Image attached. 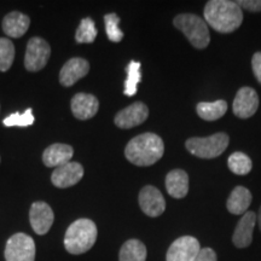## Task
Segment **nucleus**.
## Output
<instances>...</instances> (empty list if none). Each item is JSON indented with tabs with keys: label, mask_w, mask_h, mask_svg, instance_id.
<instances>
[{
	"label": "nucleus",
	"mask_w": 261,
	"mask_h": 261,
	"mask_svg": "<svg viewBox=\"0 0 261 261\" xmlns=\"http://www.w3.org/2000/svg\"><path fill=\"white\" fill-rule=\"evenodd\" d=\"M204 19L214 31L221 34H228L242 24V9L236 2L211 0L205 4Z\"/></svg>",
	"instance_id": "f257e3e1"
},
{
	"label": "nucleus",
	"mask_w": 261,
	"mask_h": 261,
	"mask_svg": "<svg viewBox=\"0 0 261 261\" xmlns=\"http://www.w3.org/2000/svg\"><path fill=\"white\" fill-rule=\"evenodd\" d=\"M165 152L162 139L155 133H143L129 140L125 156L136 166H151L159 161Z\"/></svg>",
	"instance_id": "f03ea898"
},
{
	"label": "nucleus",
	"mask_w": 261,
	"mask_h": 261,
	"mask_svg": "<svg viewBox=\"0 0 261 261\" xmlns=\"http://www.w3.org/2000/svg\"><path fill=\"white\" fill-rule=\"evenodd\" d=\"M97 226L90 219H79L74 221L64 236V247L68 253L80 255L89 252L97 241Z\"/></svg>",
	"instance_id": "7ed1b4c3"
},
{
	"label": "nucleus",
	"mask_w": 261,
	"mask_h": 261,
	"mask_svg": "<svg viewBox=\"0 0 261 261\" xmlns=\"http://www.w3.org/2000/svg\"><path fill=\"white\" fill-rule=\"evenodd\" d=\"M174 27L179 29L196 48H205L211 41L210 29L201 17L192 14H181L173 19Z\"/></svg>",
	"instance_id": "20e7f679"
},
{
	"label": "nucleus",
	"mask_w": 261,
	"mask_h": 261,
	"mask_svg": "<svg viewBox=\"0 0 261 261\" xmlns=\"http://www.w3.org/2000/svg\"><path fill=\"white\" fill-rule=\"evenodd\" d=\"M230 138L226 133H215L204 138H190L187 140L185 146L189 152L200 159H215L220 156L228 146Z\"/></svg>",
	"instance_id": "39448f33"
},
{
	"label": "nucleus",
	"mask_w": 261,
	"mask_h": 261,
	"mask_svg": "<svg viewBox=\"0 0 261 261\" xmlns=\"http://www.w3.org/2000/svg\"><path fill=\"white\" fill-rule=\"evenodd\" d=\"M35 242L25 233H15L6 242V261H35Z\"/></svg>",
	"instance_id": "423d86ee"
},
{
	"label": "nucleus",
	"mask_w": 261,
	"mask_h": 261,
	"mask_svg": "<svg viewBox=\"0 0 261 261\" xmlns=\"http://www.w3.org/2000/svg\"><path fill=\"white\" fill-rule=\"evenodd\" d=\"M51 48L44 39L34 37L28 41L24 56V67L28 71L41 70L50 58Z\"/></svg>",
	"instance_id": "0eeeda50"
},
{
	"label": "nucleus",
	"mask_w": 261,
	"mask_h": 261,
	"mask_svg": "<svg viewBox=\"0 0 261 261\" xmlns=\"http://www.w3.org/2000/svg\"><path fill=\"white\" fill-rule=\"evenodd\" d=\"M200 250V242L195 237H179L168 248L166 261H194Z\"/></svg>",
	"instance_id": "6e6552de"
},
{
	"label": "nucleus",
	"mask_w": 261,
	"mask_h": 261,
	"mask_svg": "<svg viewBox=\"0 0 261 261\" xmlns=\"http://www.w3.org/2000/svg\"><path fill=\"white\" fill-rule=\"evenodd\" d=\"M55 214L46 202H34L29 211V221L37 234H46L54 224Z\"/></svg>",
	"instance_id": "1a4fd4ad"
},
{
	"label": "nucleus",
	"mask_w": 261,
	"mask_h": 261,
	"mask_svg": "<svg viewBox=\"0 0 261 261\" xmlns=\"http://www.w3.org/2000/svg\"><path fill=\"white\" fill-rule=\"evenodd\" d=\"M259 108V97L252 87H242L238 90L234 97L232 110L233 114L240 119H248L256 113Z\"/></svg>",
	"instance_id": "9d476101"
},
{
	"label": "nucleus",
	"mask_w": 261,
	"mask_h": 261,
	"mask_svg": "<svg viewBox=\"0 0 261 261\" xmlns=\"http://www.w3.org/2000/svg\"><path fill=\"white\" fill-rule=\"evenodd\" d=\"M148 107L142 102H136L130 104L129 107L125 108L121 112L117 113L114 122H115V125L119 127V128L129 129L132 128V127L142 125V123L148 119Z\"/></svg>",
	"instance_id": "9b49d317"
},
{
	"label": "nucleus",
	"mask_w": 261,
	"mask_h": 261,
	"mask_svg": "<svg viewBox=\"0 0 261 261\" xmlns=\"http://www.w3.org/2000/svg\"><path fill=\"white\" fill-rule=\"evenodd\" d=\"M139 205L148 217L158 218L166 210V201L159 189L148 185L139 192Z\"/></svg>",
	"instance_id": "f8f14e48"
},
{
	"label": "nucleus",
	"mask_w": 261,
	"mask_h": 261,
	"mask_svg": "<svg viewBox=\"0 0 261 261\" xmlns=\"http://www.w3.org/2000/svg\"><path fill=\"white\" fill-rule=\"evenodd\" d=\"M84 177V167L77 162H68L55 169L51 175L52 184L56 188L67 189L77 184Z\"/></svg>",
	"instance_id": "ddd939ff"
},
{
	"label": "nucleus",
	"mask_w": 261,
	"mask_h": 261,
	"mask_svg": "<svg viewBox=\"0 0 261 261\" xmlns=\"http://www.w3.org/2000/svg\"><path fill=\"white\" fill-rule=\"evenodd\" d=\"M90 71L89 62L84 58L75 57L71 58L63 65L60 73V83L65 87L73 86V85L86 76Z\"/></svg>",
	"instance_id": "4468645a"
},
{
	"label": "nucleus",
	"mask_w": 261,
	"mask_h": 261,
	"mask_svg": "<svg viewBox=\"0 0 261 261\" xmlns=\"http://www.w3.org/2000/svg\"><path fill=\"white\" fill-rule=\"evenodd\" d=\"M256 224V214L247 212L238 221L232 234V242L237 248H247L253 242V231Z\"/></svg>",
	"instance_id": "2eb2a0df"
},
{
	"label": "nucleus",
	"mask_w": 261,
	"mask_h": 261,
	"mask_svg": "<svg viewBox=\"0 0 261 261\" xmlns=\"http://www.w3.org/2000/svg\"><path fill=\"white\" fill-rule=\"evenodd\" d=\"M98 109H99V102L93 94L77 93L71 99V112L79 120L92 119Z\"/></svg>",
	"instance_id": "dca6fc26"
},
{
	"label": "nucleus",
	"mask_w": 261,
	"mask_h": 261,
	"mask_svg": "<svg viewBox=\"0 0 261 261\" xmlns=\"http://www.w3.org/2000/svg\"><path fill=\"white\" fill-rule=\"evenodd\" d=\"M74 155V149L68 144H52L45 149L42 154V161L46 167H61L70 162Z\"/></svg>",
	"instance_id": "f3484780"
},
{
	"label": "nucleus",
	"mask_w": 261,
	"mask_h": 261,
	"mask_svg": "<svg viewBox=\"0 0 261 261\" xmlns=\"http://www.w3.org/2000/svg\"><path fill=\"white\" fill-rule=\"evenodd\" d=\"M31 19L22 12H10L3 19V31L10 38H21L28 31Z\"/></svg>",
	"instance_id": "a211bd4d"
},
{
	"label": "nucleus",
	"mask_w": 261,
	"mask_h": 261,
	"mask_svg": "<svg viewBox=\"0 0 261 261\" xmlns=\"http://www.w3.org/2000/svg\"><path fill=\"white\" fill-rule=\"evenodd\" d=\"M166 189L169 196L184 198L189 192V175L182 169H173L166 177Z\"/></svg>",
	"instance_id": "6ab92c4d"
},
{
	"label": "nucleus",
	"mask_w": 261,
	"mask_h": 261,
	"mask_svg": "<svg viewBox=\"0 0 261 261\" xmlns=\"http://www.w3.org/2000/svg\"><path fill=\"white\" fill-rule=\"evenodd\" d=\"M252 194L244 187L234 188L227 198V211L234 215H243L252 203Z\"/></svg>",
	"instance_id": "aec40b11"
},
{
	"label": "nucleus",
	"mask_w": 261,
	"mask_h": 261,
	"mask_svg": "<svg viewBox=\"0 0 261 261\" xmlns=\"http://www.w3.org/2000/svg\"><path fill=\"white\" fill-rule=\"evenodd\" d=\"M196 112L201 119L205 121H215L223 117L227 112V103L225 100H215V102H201L196 107Z\"/></svg>",
	"instance_id": "412c9836"
},
{
	"label": "nucleus",
	"mask_w": 261,
	"mask_h": 261,
	"mask_svg": "<svg viewBox=\"0 0 261 261\" xmlns=\"http://www.w3.org/2000/svg\"><path fill=\"white\" fill-rule=\"evenodd\" d=\"M120 261H145L146 247L139 240H128L122 244L119 254Z\"/></svg>",
	"instance_id": "4be33fe9"
},
{
	"label": "nucleus",
	"mask_w": 261,
	"mask_h": 261,
	"mask_svg": "<svg viewBox=\"0 0 261 261\" xmlns=\"http://www.w3.org/2000/svg\"><path fill=\"white\" fill-rule=\"evenodd\" d=\"M227 165L230 171L237 175H246L252 171L253 162L250 158L243 152H233L227 160Z\"/></svg>",
	"instance_id": "5701e85b"
},
{
	"label": "nucleus",
	"mask_w": 261,
	"mask_h": 261,
	"mask_svg": "<svg viewBox=\"0 0 261 261\" xmlns=\"http://www.w3.org/2000/svg\"><path fill=\"white\" fill-rule=\"evenodd\" d=\"M142 80V73H140V63L137 61H132L127 67V79L125 83V91L123 93L126 96L132 97L137 93L138 84Z\"/></svg>",
	"instance_id": "b1692460"
},
{
	"label": "nucleus",
	"mask_w": 261,
	"mask_h": 261,
	"mask_svg": "<svg viewBox=\"0 0 261 261\" xmlns=\"http://www.w3.org/2000/svg\"><path fill=\"white\" fill-rule=\"evenodd\" d=\"M97 33L98 32L93 19L86 17L80 22L79 28H77L76 34H75V40L79 44H91V42L96 40Z\"/></svg>",
	"instance_id": "393cba45"
},
{
	"label": "nucleus",
	"mask_w": 261,
	"mask_h": 261,
	"mask_svg": "<svg viewBox=\"0 0 261 261\" xmlns=\"http://www.w3.org/2000/svg\"><path fill=\"white\" fill-rule=\"evenodd\" d=\"M15 60V46L9 39L0 38V71H8Z\"/></svg>",
	"instance_id": "a878e982"
},
{
	"label": "nucleus",
	"mask_w": 261,
	"mask_h": 261,
	"mask_svg": "<svg viewBox=\"0 0 261 261\" xmlns=\"http://www.w3.org/2000/svg\"><path fill=\"white\" fill-rule=\"evenodd\" d=\"M106 32L108 38L113 42H120L123 39V32L119 28L120 17L116 14H108L104 16Z\"/></svg>",
	"instance_id": "bb28decb"
},
{
	"label": "nucleus",
	"mask_w": 261,
	"mask_h": 261,
	"mask_svg": "<svg viewBox=\"0 0 261 261\" xmlns=\"http://www.w3.org/2000/svg\"><path fill=\"white\" fill-rule=\"evenodd\" d=\"M4 126L6 127H28L34 123V115H33V110L27 109L24 113H14L11 115L5 117Z\"/></svg>",
	"instance_id": "cd10ccee"
},
{
	"label": "nucleus",
	"mask_w": 261,
	"mask_h": 261,
	"mask_svg": "<svg viewBox=\"0 0 261 261\" xmlns=\"http://www.w3.org/2000/svg\"><path fill=\"white\" fill-rule=\"evenodd\" d=\"M241 9L252 12H261V0H240L236 2Z\"/></svg>",
	"instance_id": "c85d7f7f"
},
{
	"label": "nucleus",
	"mask_w": 261,
	"mask_h": 261,
	"mask_svg": "<svg viewBox=\"0 0 261 261\" xmlns=\"http://www.w3.org/2000/svg\"><path fill=\"white\" fill-rule=\"evenodd\" d=\"M217 253L212 248H201L194 261H217Z\"/></svg>",
	"instance_id": "c756f323"
},
{
	"label": "nucleus",
	"mask_w": 261,
	"mask_h": 261,
	"mask_svg": "<svg viewBox=\"0 0 261 261\" xmlns=\"http://www.w3.org/2000/svg\"><path fill=\"white\" fill-rule=\"evenodd\" d=\"M253 73L255 75L256 80L261 84V52H256L252 58Z\"/></svg>",
	"instance_id": "7c9ffc66"
},
{
	"label": "nucleus",
	"mask_w": 261,
	"mask_h": 261,
	"mask_svg": "<svg viewBox=\"0 0 261 261\" xmlns=\"http://www.w3.org/2000/svg\"><path fill=\"white\" fill-rule=\"evenodd\" d=\"M256 223L259 224V227H260V230H261V207H260V210H259V214H257V217H256Z\"/></svg>",
	"instance_id": "2f4dec72"
}]
</instances>
